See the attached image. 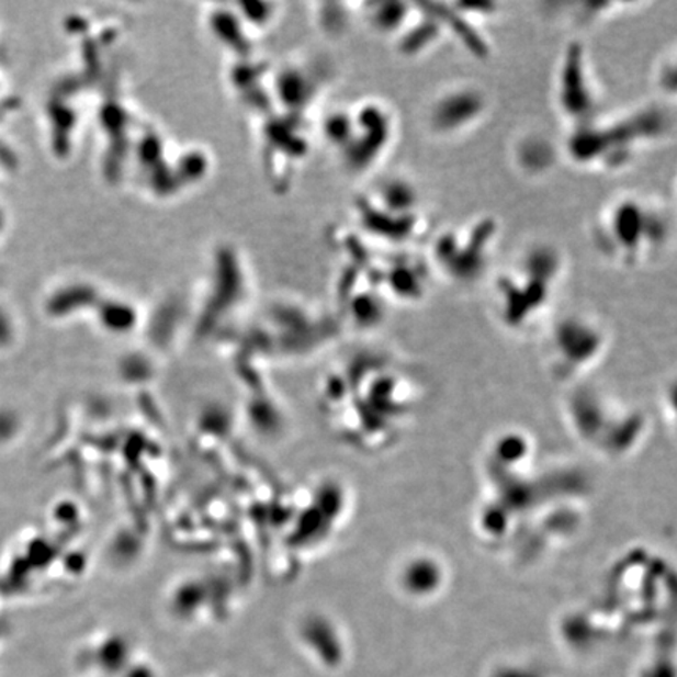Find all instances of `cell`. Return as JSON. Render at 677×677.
Listing matches in <instances>:
<instances>
[{
    "label": "cell",
    "mask_w": 677,
    "mask_h": 677,
    "mask_svg": "<svg viewBox=\"0 0 677 677\" xmlns=\"http://www.w3.org/2000/svg\"><path fill=\"white\" fill-rule=\"evenodd\" d=\"M566 416L582 444L606 459H625L645 441V416L639 409L614 404L609 395L591 387L571 395Z\"/></svg>",
    "instance_id": "4"
},
{
    "label": "cell",
    "mask_w": 677,
    "mask_h": 677,
    "mask_svg": "<svg viewBox=\"0 0 677 677\" xmlns=\"http://www.w3.org/2000/svg\"><path fill=\"white\" fill-rule=\"evenodd\" d=\"M497 230L499 226L489 217L441 230L431 241L427 263L450 283H477L488 273Z\"/></svg>",
    "instance_id": "5"
},
{
    "label": "cell",
    "mask_w": 677,
    "mask_h": 677,
    "mask_svg": "<svg viewBox=\"0 0 677 677\" xmlns=\"http://www.w3.org/2000/svg\"><path fill=\"white\" fill-rule=\"evenodd\" d=\"M668 129L665 110L657 105L636 109L609 123L596 119L574 127L568 143L569 157L579 165H602L614 170L631 162L647 143L662 140Z\"/></svg>",
    "instance_id": "3"
},
{
    "label": "cell",
    "mask_w": 677,
    "mask_h": 677,
    "mask_svg": "<svg viewBox=\"0 0 677 677\" xmlns=\"http://www.w3.org/2000/svg\"><path fill=\"white\" fill-rule=\"evenodd\" d=\"M452 571L448 560L430 549L409 552L394 569V587L405 601L428 603L438 601L449 590Z\"/></svg>",
    "instance_id": "10"
},
{
    "label": "cell",
    "mask_w": 677,
    "mask_h": 677,
    "mask_svg": "<svg viewBox=\"0 0 677 677\" xmlns=\"http://www.w3.org/2000/svg\"><path fill=\"white\" fill-rule=\"evenodd\" d=\"M565 274L562 251L549 244L529 245L494 281V311L505 328L526 332L538 327Z\"/></svg>",
    "instance_id": "1"
},
{
    "label": "cell",
    "mask_w": 677,
    "mask_h": 677,
    "mask_svg": "<svg viewBox=\"0 0 677 677\" xmlns=\"http://www.w3.org/2000/svg\"><path fill=\"white\" fill-rule=\"evenodd\" d=\"M555 101L562 115L566 116L574 127L598 119L601 93L596 87V79L580 44L569 46L560 61Z\"/></svg>",
    "instance_id": "9"
},
{
    "label": "cell",
    "mask_w": 677,
    "mask_h": 677,
    "mask_svg": "<svg viewBox=\"0 0 677 677\" xmlns=\"http://www.w3.org/2000/svg\"><path fill=\"white\" fill-rule=\"evenodd\" d=\"M489 110L488 97L474 83L442 88L428 104V131L439 138H456L474 131Z\"/></svg>",
    "instance_id": "7"
},
{
    "label": "cell",
    "mask_w": 677,
    "mask_h": 677,
    "mask_svg": "<svg viewBox=\"0 0 677 677\" xmlns=\"http://www.w3.org/2000/svg\"><path fill=\"white\" fill-rule=\"evenodd\" d=\"M379 225L390 244L406 245L419 236L426 218L422 217V198L415 181L402 174H391L375 193Z\"/></svg>",
    "instance_id": "8"
},
{
    "label": "cell",
    "mask_w": 677,
    "mask_h": 677,
    "mask_svg": "<svg viewBox=\"0 0 677 677\" xmlns=\"http://www.w3.org/2000/svg\"><path fill=\"white\" fill-rule=\"evenodd\" d=\"M537 444L521 430L500 431L488 442L483 456V474L488 488L521 483L535 474Z\"/></svg>",
    "instance_id": "11"
},
{
    "label": "cell",
    "mask_w": 677,
    "mask_h": 677,
    "mask_svg": "<svg viewBox=\"0 0 677 677\" xmlns=\"http://www.w3.org/2000/svg\"><path fill=\"white\" fill-rule=\"evenodd\" d=\"M609 332L599 318L568 313L549 329L546 360L552 375L562 382H579L603 361Z\"/></svg>",
    "instance_id": "6"
},
{
    "label": "cell",
    "mask_w": 677,
    "mask_h": 677,
    "mask_svg": "<svg viewBox=\"0 0 677 677\" xmlns=\"http://www.w3.org/2000/svg\"><path fill=\"white\" fill-rule=\"evenodd\" d=\"M664 206L640 195L614 198L599 214L595 241L606 258L625 267L653 261L672 239Z\"/></svg>",
    "instance_id": "2"
}]
</instances>
